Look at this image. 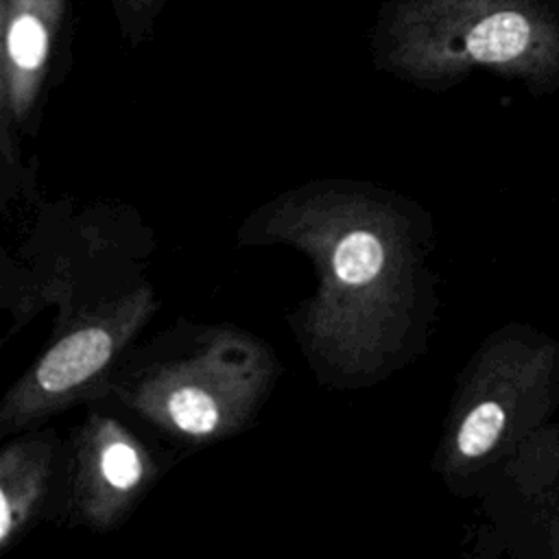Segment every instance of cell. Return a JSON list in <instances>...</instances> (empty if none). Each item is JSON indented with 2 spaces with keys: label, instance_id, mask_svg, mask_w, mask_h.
I'll list each match as a JSON object with an SVG mask.
<instances>
[{
  "label": "cell",
  "instance_id": "1",
  "mask_svg": "<svg viewBox=\"0 0 559 559\" xmlns=\"http://www.w3.org/2000/svg\"><path fill=\"white\" fill-rule=\"evenodd\" d=\"M395 59L415 72L465 66L526 70L542 57V33L528 11L507 0H411L393 24Z\"/></svg>",
  "mask_w": 559,
  "mask_h": 559
},
{
  "label": "cell",
  "instance_id": "2",
  "mask_svg": "<svg viewBox=\"0 0 559 559\" xmlns=\"http://www.w3.org/2000/svg\"><path fill=\"white\" fill-rule=\"evenodd\" d=\"M483 393L472 400L454 435L456 454L478 461L507 439L526 437L546 424L557 406L559 347L544 334L526 332L507 343Z\"/></svg>",
  "mask_w": 559,
  "mask_h": 559
},
{
  "label": "cell",
  "instance_id": "3",
  "mask_svg": "<svg viewBox=\"0 0 559 559\" xmlns=\"http://www.w3.org/2000/svg\"><path fill=\"white\" fill-rule=\"evenodd\" d=\"M66 0H2V59L11 100L24 105L44 72Z\"/></svg>",
  "mask_w": 559,
  "mask_h": 559
},
{
  "label": "cell",
  "instance_id": "4",
  "mask_svg": "<svg viewBox=\"0 0 559 559\" xmlns=\"http://www.w3.org/2000/svg\"><path fill=\"white\" fill-rule=\"evenodd\" d=\"M522 491L542 526L544 552L559 559V424H542L524 443Z\"/></svg>",
  "mask_w": 559,
  "mask_h": 559
},
{
  "label": "cell",
  "instance_id": "5",
  "mask_svg": "<svg viewBox=\"0 0 559 559\" xmlns=\"http://www.w3.org/2000/svg\"><path fill=\"white\" fill-rule=\"evenodd\" d=\"M114 338L105 328H85L59 341L39 362L35 382L46 393H61L98 371L111 356Z\"/></svg>",
  "mask_w": 559,
  "mask_h": 559
},
{
  "label": "cell",
  "instance_id": "6",
  "mask_svg": "<svg viewBox=\"0 0 559 559\" xmlns=\"http://www.w3.org/2000/svg\"><path fill=\"white\" fill-rule=\"evenodd\" d=\"M384 262L380 238L369 229L347 231L334 249V273L347 286L371 282Z\"/></svg>",
  "mask_w": 559,
  "mask_h": 559
},
{
  "label": "cell",
  "instance_id": "7",
  "mask_svg": "<svg viewBox=\"0 0 559 559\" xmlns=\"http://www.w3.org/2000/svg\"><path fill=\"white\" fill-rule=\"evenodd\" d=\"M168 415L186 435H210L221 421V411L214 397L197 386H179L168 395Z\"/></svg>",
  "mask_w": 559,
  "mask_h": 559
},
{
  "label": "cell",
  "instance_id": "8",
  "mask_svg": "<svg viewBox=\"0 0 559 559\" xmlns=\"http://www.w3.org/2000/svg\"><path fill=\"white\" fill-rule=\"evenodd\" d=\"M100 469L105 480L116 489H131L142 476V463L138 459V452L124 441H114L105 448Z\"/></svg>",
  "mask_w": 559,
  "mask_h": 559
},
{
  "label": "cell",
  "instance_id": "9",
  "mask_svg": "<svg viewBox=\"0 0 559 559\" xmlns=\"http://www.w3.org/2000/svg\"><path fill=\"white\" fill-rule=\"evenodd\" d=\"M122 4H131V7H142V4H146L148 0H120Z\"/></svg>",
  "mask_w": 559,
  "mask_h": 559
}]
</instances>
